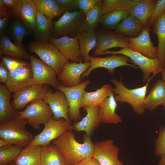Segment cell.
Masks as SVG:
<instances>
[{
  "label": "cell",
  "instance_id": "1",
  "mask_svg": "<svg viewBox=\"0 0 165 165\" xmlns=\"http://www.w3.org/2000/svg\"><path fill=\"white\" fill-rule=\"evenodd\" d=\"M72 130L52 141L62 155L65 165H77L82 160L93 156L94 152V143L90 135H84L83 142L79 143L76 140Z\"/></svg>",
  "mask_w": 165,
  "mask_h": 165
},
{
  "label": "cell",
  "instance_id": "2",
  "mask_svg": "<svg viewBox=\"0 0 165 165\" xmlns=\"http://www.w3.org/2000/svg\"><path fill=\"white\" fill-rule=\"evenodd\" d=\"M110 81L115 86V88H112V91L116 94L114 97L116 102L127 103L131 106L136 114L139 115L144 114L145 109L144 103L148 86V82L143 86L130 89L124 85L122 77L120 81L113 78Z\"/></svg>",
  "mask_w": 165,
  "mask_h": 165
},
{
  "label": "cell",
  "instance_id": "3",
  "mask_svg": "<svg viewBox=\"0 0 165 165\" xmlns=\"http://www.w3.org/2000/svg\"><path fill=\"white\" fill-rule=\"evenodd\" d=\"M28 123L25 119L17 118L12 120L0 122V138L13 145L26 147L34 136L26 128Z\"/></svg>",
  "mask_w": 165,
  "mask_h": 165
},
{
  "label": "cell",
  "instance_id": "4",
  "mask_svg": "<svg viewBox=\"0 0 165 165\" xmlns=\"http://www.w3.org/2000/svg\"><path fill=\"white\" fill-rule=\"evenodd\" d=\"M28 48L29 51L37 54L41 61L53 68L57 75L68 61L55 46L49 42L37 40L31 41Z\"/></svg>",
  "mask_w": 165,
  "mask_h": 165
},
{
  "label": "cell",
  "instance_id": "5",
  "mask_svg": "<svg viewBox=\"0 0 165 165\" xmlns=\"http://www.w3.org/2000/svg\"><path fill=\"white\" fill-rule=\"evenodd\" d=\"M85 13L80 10L66 12L54 21L51 37H75L83 31L82 23Z\"/></svg>",
  "mask_w": 165,
  "mask_h": 165
},
{
  "label": "cell",
  "instance_id": "6",
  "mask_svg": "<svg viewBox=\"0 0 165 165\" xmlns=\"http://www.w3.org/2000/svg\"><path fill=\"white\" fill-rule=\"evenodd\" d=\"M108 54H120L127 57L130 62L137 65L142 70L144 82L148 79L151 74L156 75L160 72L165 68L157 58L148 57L129 47L122 48L117 51L108 50L100 53L98 55Z\"/></svg>",
  "mask_w": 165,
  "mask_h": 165
},
{
  "label": "cell",
  "instance_id": "7",
  "mask_svg": "<svg viewBox=\"0 0 165 165\" xmlns=\"http://www.w3.org/2000/svg\"><path fill=\"white\" fill-rule=\"evenodd\" d=\"M44 125L42 131L34 136L33 141L26 147L49 145L51 141L72 130L71 124L63 118L56 120L52 117Z\"/></svg>",
  "mask_w": 165,
  "mask_h": 165
},
{
  "label": "cell",
  "instance_id": "8",
  "mask_svg": "<svg viewBox=\"0 0 165 165\" xmlns=\"http://www.w3.org/2000/svg\"><path fill=\"white\" fill-rule=\"evenodd\" d=\"M26 107L24 110L19 112L18 117L26 119L35 129H39L41 124H44L53 116L50 106L43 99L35 100Z\"/></svg>",
  "mask_w": 165,
  "mask_h": 165
},
{
  "label": "cell",
  "instance_id": "9",
  "mask_svg": "<svg viewBox=\"0 0 165 165\" xmlns=\"http://www.w3.org/2000/svg\"><path fill=\"white\" fill-rule=\"evenodd\" d=\"M127 56L120 54H112V55L105 57H95L90 56V66L88 69L81 77V79L88 77L91 72L95 69L104 68L108 69L111 74H114L115 69L123 66H128L136 68L138 67L130 62Z\"/></svg>",
  "mask_w": 165,
  "mask_h": 165
},
{
  "label": "cell",
  "instance_id": "10",
  "mask_svg": "<svg viewBox=\"0 0 165 165\" xmlns=\"http://www.w3.org/2000/svg\"><path fill=\"white\" fill-rule=\"evenodd\" d=\"M90 83V80H86L78 85L68 87L60 82L55 88L63 92L66 96L69 106L68 116L71 121L76 122L81 119L80 111L81 99L83 91Z\"/></svg>",
  "mask_w": 165,
  "mask_h": 165
},
{
  "label": "cell",
  "instance_id": "11",
  "mask_svg": "<svg viewBox=\"0 0 165 165\" xmlns=\"http://www.w3.org/2000/svg\"><path fill=\"white\" fill-rule=\"evenodd\" d=\"M33 78L31 85H49L55 89L60 82L57 74L49 66L34 56L30 55Z\"/></svg>",
  "mask_w": 165,
  "mask_h": 165
},
{
  "label": "cell",
  "instance_id": "12",
  "mask_svg": "<svg viewBox=\"0 0 165 165\" xmlns=\"http://www.w3.org/2000/svg\"><path fill=\"white\" fill-rule=\"evenodd\" d=\"M50 90L46 84L28 86L14 93L11 104L15 110H21L35 100L44 99Z\"/></svg>",
  "mask_w": 165,
  "mask_h": 165
},
{
  "label": "cell",
  "instance_id": "13",
  "mask_svg": "<svg viewBox=\"0 0 165 165\" xmlns=\"http://www.w3.org/2000/svg\"><path fill=\"white\" fill-rule=\"evenodd\" d=\"M94 143L93 157L101 165H125L118 158L119 149L114 144L112 140L95 141Z\"/></svg>",
  "mask_w": 165,
  "mask_h": 165
},
{
  "label": "cell",
  "instance_id": "14",
  "mask_svg": "<svg viewBox=\"0 0 165 165\" xmlns=\"http://www.w3.org/2000/svg\"><path fill=\"white\" fill-rule=\"evenodd\" d=\"M90 61L87 62H72L69 60L64 65L61 73L57 75L59 81L65 86L72 87L82 82L81 77L90 66Z\"/></svg>",
  "mask_w": 165,
  "mask_h": 165
},
{
  "label": "cell",
  "instance_id": "15",
  "mask_svg": "<svg viewBox=\"0 0 165 165\" xmlns=\"http://www.w3.org/2000/svg\"><path fill=\"white\" fill-rule=\"evenodd\" d=\"M49 42L55 46L68 60L76 62L82 61L83 58L77 36H65L59 38L51 37Z\"/></svg>",
  "mask_w": 165,
  "mask_h": 165
},
{
  "label": "cell",
  "instance_id": "16",
  "mask_svg": "<svg viewBox=\"0 0 165 165\" xmlns=\"http://www.w3.org/2000/svg\"><path fill=\"white\" fill-rule=\"evenodd\" d=\"M97 44L93 52L94 56H98L111 48L130 47L126 37L122 35L108 31L100 32L97 33Z\"/></svg>",
  "mask_w": 165,
  "mask_h": 165
},
{
  "label": "cell",
  "instance_id": "17",
  "mask_svg": "<svg viewBox=\"0 0 165 165\" xmlns=\"http://www.w3.org/2000/svg\"><path fill=\"white\" fill-rule=\"evenodd\" d=\"M150 27H144L140 35L135 38L126 37L130 44L129 48L150 58L157 57L158 49L154 46L150 36Z\"/></svg>",
  "mask_w": 165,
  "mask_h": 165
},
{
  "label": "cell",
  "instance_id": "18",
  "mask_svg": "<svg viewBox=\"0 0 165 165\" xmlns=\"http://www.w3.org/2000/svg\"><path fill=\"white\" fill-rule=\"evenodd\" d=\"M43 100L50 106L54 119L58 120L63 118L71 124L68 116L69 104L63 92L59 90L53 93L50 90Z\"/></svg>",
  "mask_w": 165,
  "mask_h": 165
},
{
  "label": "cell",
  "instance_id": "19",
  "mask_svg": "<svg viewBox=\"0 0 165 165\" xmlns=\"http://www.w3.org/2000/svg\"><path fill=\"white\" fill-rule=\"evenodd\" d=\"M32 78L30 63L10 72L8 79L4 85L11 93H14L30 86Z\"/></svg>",
  "mask_w": 165,
  "mask_h": 165
},
{
  "label": "cell",
  "instance_id": "20",
  "mask_svg": "<svg viewBox=\"0 0 165 165\" xmlns=\"http://www.w3.org/2000/svg\"><path fill=\"white\" fill-rule=\"evenodd\" d=\"M83 108L86 115L79 121L73 123L72 130L77 132L84 131L86 134L90 135L102 123L98 115L99 106H88Z\"/></svg>",
  "mask_w": 165,
  "mask_h": 165
},
{
  "label": "cell",
  "instance_id": "21",
  "mask_svg": "<svg viewBox=\"0 0 165 165\" xmlns=\"http://www.w3.org/2000/svg\"><path fill=\"white\" fill-rule=\"evenodd\" d=\"M112 92L109 97L99 105L98 115L102 123L118 124L121 122L122 119L115 112L117 104Z\"/></svg>",
  "mask_w": 165,
  "mask_h": 165
},
{
  "label": "cell",
  "instance_id": "22",
  "mask_svg": "<svg viewBox=\"0 0 165 165\" xmlns=\"http://www.w3.org/2000/svg\"><path fill=\"white\" fill-rule=\"evenodd\" d=\"M11 93L5 85L0 83V122L12 120L19 116V112L13 108L10 99Z\"/></svg>",
  "mask_w": 165,
  "mask_h": 165
},
{
  "label": "cell",
  "instance_id": "23",
  "mask_svg": "<svg viewBox=\"0 0 165 165\" xmlns=\"http://www.w3.org/2000/svg\"><path fill=\"white\" fill-rule=\"evenodd\" d=\"M112 87L109 84H104L95 91H83L80 101V107L88 106H99L110 96Z\"/></svg>",
  "mask_w": 165,
  "mask_h": 165
},
{
  "label": "cell",
  "instance_id": "24",
  "mask_svg": "<svg viewBox=\"0 0 165 165\" xmlns=\"http://www.w3.org/2000/svg\"><path fill=\"white\" fill-rule=\"evenodd\" d=\"M165 102V82L160 79L155 83L149 94L145 97L144 106L145 110L152 111Z\"/></svg>",
  "mask_w": 165,
  "mask_h": 165
},
{
  "label": "cell",
  "instance_id": "25",
  "mask_svg": "<svg viewBox=\"0 0 165 165\" xmlns=\"http://www.w3.org/2000/svg\"><path fill=\"white\" fill-rule=\"evenodd\" d=\"M54 21L46 18L37 10V15L33 33L36 40L42 42H49L51 37Z\"/></svg>",
  "mask_w": 165,
  "mask_h": 165
},
{
  "label": "cell",
  "instance_id": "26",
  "mask_svg": "<svg viewBox=\"0 0 165 165\" xmlns=\"http://www.w3.org/2000/svg\"><path fill=\"white\" fill-rule=\"evenodd\" d=\"M144 27L137 18L130 14L117 25L115 32L127 37L135 38L140 34Z\"/></svg>",
  "mask_w": 165,
  "mask_h": 165
},
{
  "label": "cell",
  "instance_id": "27",
  "mask_svg": "<svg viewBox=\"0 0 165 165\" xmlns=\"http://www.w3.org/2000/svg\"><path fill=\"white\" fill-rule=\"evenodd\" d=\"M156 0H136L129 13L137 18L145 27L148 25Z\"/></svg>",
  "mask_w": 165,
  "mask_h": 165
},
{
  "label": "cell",
  "instance_id": "28",
  "mask_svg": "<svg viewBox=\"0 0 165 165\" xmlns=\"http://www.w3.org/2000/svg\"><path fill=\"white\" fill-rule=\"evenodd\" d=\"M42 146L25 147L14 161L15 165H39Z\"/></svg>",
  "mask_w": 165,
  "mask_h": 165
},
{
  "label": "cell",
  "instance_id": "29",
  "mask_svg": "<svg viewBox=\"0 0 165 165\" xmlns=\"http://www.w3.org/2000/svg\"><path fill=\"white\" fill-rule=\"evenodd\" d=\"M152 27L158 40L157 58L165 67V11L156 19Z\"/></svg>",
  "mask_w": 165,
  "mask_h": 165
},
{
  "label": "cell",
  "instance_id": "30",
  "mask_svg": "<svg viewBox=\"0 0 165 165\" xmlns=\"http://www.w3.org/2000/svg\"><path fill=\"white\" fill-rule=\"evenodd\" d=\"M37 13L33 0H21L19 18L29 31H33L34 29Z\"/></svg>",
  "mask_w": 165,
  "mask_h": 165
},
{
  "label": "cell",
  "instance_id": "31",
  "mask_svg": "<svg viewBox=\"0 0 165 165\" xmlns=\"http://www.w3.org/2000/svg\"><path fill=\"white\" fill-rule=\"evenodd\" d=\"M4 55L22 59H30V55L24 49L15 44L5 35L0 36V55Z\"/></svg>",
  "mask_w": 165,
  "mask_h": 165
},
{
  "label": "cell",
  "instance_id": "32",
  "mask_svg": "<svg viewBox=\"0 0 165 165\" xmlns=\"http://www.w3.org/2000/svg\"><path fill=\"white\" fill-rule=\"evenodd\" d=\"M39 165H65L64 158L53 144L42 146Z\"/></svg>",
  "mask_w": 165,
  "mask_h": 165
},
{
  "label": "cell",
  "instance_id": "33",
  "mask_svg": "<svg viewBox=\"0 0 165 165\" xmlns=\"http://www.w3.org/2000/svg\"><path fill=\"white\" fill-rule=\"evenodd\" d=\"M80 50L84 62L89 61L90 51L95 47L97 36L95 30L83 31L77 36Z\"/></svg>",
  "mask_w": 165,
  "mask_h": 165
},
{
  "label": "cell",
  "instance_id": "34",
  "mask_svg": "<svg viewBox=\"0 0 165 165\" xmlns=\"http://www.w3.org/2000/svg\"><path fill=\"white\" fill-rule=\"evenodd\" d=\"M15 19L8 29V36L13 40L15 44L24 49L22 44V40L25 37L30 34L29 31L19 18Z\"/></svg>",
  "mask_w": 165,
  "mask_h": 165
},
{
  "label": "cell",
  "instance_id": "35",
  "mask_svg": "<svg viewBox=\"0 0 165 165\" xmlns=\"http://www.w3.org/2000/svg\"><path fill=\"white\" fill-rule=\"evenodd\" d=\"M37 10L50 20L62 14L56 0H33Z\"/></svg>",
  "mask_w": 165,
  "mask_h": 165
},
{
  "label": "cell",
  "instance_id": "36",
  "mask_svg": "<svg viewBox=\"0 0 165 165\" xmlns=\"http://www.w3.org/2000/svg\"><path fill=\"white\" fill-rule=\"evenodd\" d=\"M136 0H104L101 6L102 16L109 12L122 10L130 13Z\"/></svg>",
  "mask_w": 165,
  "mask_h": 165
},
{
  "label": "cell",
  "instance_id": "37",
  "mask_svg": "<svg viewBox=\"0 0 165 165\" xmlns=\"http://www.w3.org/2000/svg\"><path fill=\"white\" fill-rule=\"evenodd\" d=\"M129 15L128 12L124 10L112 11L103 15L99 23L105 28L115 29L121 21Z\"/></svg>",
  "mask_w": 165,
  "mask_h": 165
},
{
  "label": "cell",
  "instance_id": "38",
  "mask_svg": "<svg viewBox=\"0 0 165 165\" xmlns=\"http://www.w3.org/2000/svg\"><path fill=\"white\" fill-rule=\"evenodd\" d=\"M101 16V6L96 7L85 13L82 23L83 31L95 30Z\"/></svg>",
  "mask_w": 165,
  "mask_h": 165
},
{
  "label": "cell",
  "instance_id": "39",
  "mask_svg": "<svg viewBox=\"0 0 165 165\" xmlns=\"http://www.w3.org/2000/svg\"><path fill=\"white\" fill-rule=\"evenodd\" d=\"M22 148L15 145L0 148V165H9L14 161Z\"/></svg>",
  "mask_w": 165,
  "mask_h": 165
},
{
  "label": "cell",
  "instance_id": "40",
  "mask_svg": "<svg viewBox=\"0 0 165 165\" xmlns=\"http://www.w3.org/2000/svg\"><path fill=\"white\" fill-rule=\"evenodd\" d=\"M1 61L2 62L9 72L17 68L30 64L23 59L10 56H0Z\"/></svg>",
  "mask_w": 165,
  "mask_h": 165
},
{
  "label": "cell",
  "instance_id": "41",
  "mask_svg": "<svg viewBox=\"0 0 165 165\" xmlns=\"http://www.w3.org/2000/svg\"><path fill=\"white\" fill-rule=\"evenodd\" d=\"M155 154L160 156L165 155V126L160 128L155 142Z\"/></svg>",
  "mask_w": 165,
  "mask_h": 165
},
{
  "label": "cell",
  "instance_id": "42",
  "mask_svg": "<svg viewBox=\"0 0 165 165\" xmlns=\"http://www.w3.org/2000/svg\"><path fill=\"white\" fill-rule=\"evenodd\" d=\"M165 11V0H157L149 18L148 25L152 27L156 19Z\"/></svg>",
  "mask_w": 165,
  "mask_h": 165
},
{
  "label": "cell",
  "instance_id": "43",
  "mask_svg": "<svg viewBox=\"0 0 165 165\" xmlns=\"http://www.w3.org/2000/svg\"><path fill=\"white\" fill-rule=\"evenodd\" d=\"M79 10L86 13L92 9L98 6H101L103 0H77Z\"/></svg>",
  "mask_w": 165,
  "mask_h": 165
},
{
  "label": "cell",
  "instance_id": "44",
  "mask_svg": "<svg viewBox=\"0 0 165 165\" xmlns=\"http://www.w3.org/2000/svg\"><path fill=\"white\" fill-rule=\"evenodd\" d=\"M8 7L12 16L15 19L19 18L21 0H2Z\"/></svg>",
  "mask_w": 165,
  "mask_h": 165
},
{
  "label": "cell",
  "instance_id": "45",
  "mask_svg": "<svg viewBox=\"0 0 165 165\" xmlns=\"http://www.w3.org/2000/svg\"><path fill=\"white\" fill-rule=\"evenodd\" d=\"M62 15L68 12L78 10L79 9L77 0H56Z\"/></svg>",
  "mask_w": 165,
  "mask_h": 165
},
{
  "label": "cell",
  "instance_id": "46",
  "mask_svg": "<svg viewBox=\"0 0 165 165\" xmlns=\"http://www.w3.org/2000/svg\"><path fill=\"white\" fill-rule=\"evenodd\" d=\"M10 74L5 65L2 61L0 62V83H4L7 82Z\"/></svg>",
  "mask_w": 165,
  "mask_h": 165
},
{
  "label": "cell",
  "instance_id": "47",
  "mask_svg": "<svg viewBox=\"0 0 165 165\" xmlns=\"http://www.w3.org/2000/svg\"><path fill=\"white\" fill-rule=\"evenodd\" d=\"M11 17L6 16L0 17V34L4 35L9 24Z\"/></svg>",
  "mask_w": 165,
  "mask_h": 165
},
{
  "label": "cell",
  "instance_id": "48",
  "mask_svg": "<svg viewBox=\"0 0 165 165\" xmlns=\"http://www.w3.org/2000/svg\"><path fill=\"white\" fill-rule=\"evenodd\" d=\"M77 165H101L98 161L93 156L85 159L80 162Z\"/></svg>",
  "mask_w": 165,
  "mask_h": 165
},
{
  "label": "cell",
  "instance_id": "49",
  "mask_svg": "<svg viewBox=\"0 0 165 165\" xmlns=\"http://www.w3.org/2000/svg\"><path fill=\"white\" fill-rule=\"evenodd\" d=\"M12 16L8 7L4 4L2 0H0V17Z\"/></svg>",
  "mask_w": 165,
  "mask_h": 165
},
{
  "label": "cell",
  "instance_id": "50",
  "mask_svg": "<svg viewBox=\"0 0 165 165\" xmlns=\"http://www.w3.org/2000/svg\"><path fill=\"white\" fill-rule=\"evenodd\" d=\"M12 145L13 144L1 138L0 139V148Z\"/></svg>",
  "mask_w": 165,
  "mask_h": 165
},
{
  "label": "cell",
  "instance_id": "51",
  "mask_svg": "<svg viewBox=\"0 0 165 165\" xmlns=\"http://www.w3.org/2000/svg\"><path fill=\"white\" fill-rule=\"evenodd\" d=\"M160 156L161 159L159 163V165H165V155Z\"/></svg>",
  "mask_w": 165,
  "mask_h": 165
},
{
  "label": "cell",
  "instance_id": "52",
  "mask_svg": "<svg viewBox=\"0 0 165 165\" xmlns=\"http://www.w3.org/2000/svg\"><path fill=\"white\" fill-rule=\"evenodd\" d=\"M163 78V80L165 82V68L160 72Z\"/></svg>",
  "mask_w": 165,
  "mask_h": 165
},
{
  "label": "cell",
  "instance_id": "53",
  "mask_svg": "<svg viewBox=\"0 0 165 165\" xmlns=\"http://www.w3.org/2000/svg\"><path fill=\"white\" fill-rule=\"evenodd\" d=\"M9 165H15L14 162H13Z\"/></svg>",
  "mask_w": 165,
  "mask_h": 165
},
{
  "label": "cell",
  "instance_id": "54",
  "mask_svg": "<svg viewBox=\"0 0 165 165\" xmlns=\"http://www.w3.org/2000/svg\"><path fill=\"white\" fill-rule=\"evenodd\" d=\"M162 106H163L164 107V108H165V102L164 103L163 105Z\"/></svg>",
  "mask_w": 165,
  "mask_h": 165
}]
</instances>
